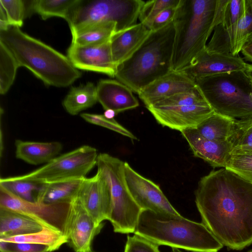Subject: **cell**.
I'll return each instance as SVG.
<instances>
[{"instance_id":"cell-1","label":"cell","mask_w":252,"mask_h":252,"mask_svg":"<svg viewBox=\"0 0 252 252\" xmlns=\"http://www.w3.org/2000/svg\"><path fill=\"white\" fill-rule=\"evenodd\" d=\"M195 198L202 223L223 245L252 244V184L221 168L201 178Z\"/></svg>"},{"instance_id":"cell-2","label":"cell","mask_w":252,"mask_h":252,"mask_svg":"<svg viewBox=\"0 0 252 252\" xmlns=\"http://www.w3.org/2000/svg\"><path fill=\"white\" fill-rule=\"evenodd\" d=\"M228 0H180L173 19L172 70H183L206 49L209 37L223 20Z\"/></svg>"},{"instance_id":"cell-3","label":"cell","mask_w":252,"mask_h":252,"mask_svg":"<svg viewBox=\"0 0 252 252\" xmlns=\"http://www.w3.org/2000/svg\"><path fill=\"white\" fill-rule=\"evenodd\" d=\"M0 43L19 67L28 68L47 85L67 87L81 76L67 57L24 33L18 27L9 26L0 30Z\"/></svg>"},{"instance_id":"cell-4","label":"cell","mask_w":252,"mask_h":252,"mask_svg":"<svg viewBox=\"0 0 252 252\" xmlns=\"http://www.w3.org/2000/svg\"><path fill=\"white\" fill-rule=\"evenodd\" d=\"M134 234L159 246L193 252H218L223 246L202 223L148 210L142 211Z\"/></svg>"},{"instance_id":"cell-5","label":"cell","mask_w":252,"mask_h":252,"mask_svg":"<svg viewBox=\"0 0 252 252\" xmlns=\"http://www.w3.org/2000/svg\"><path fill=\"white\" fill-rule=\"evenodd\" d=\"M175 37L173 21L152 31L138 49L117 67L115 77L138 94L172 70Z\"/></svg>"},{"instance_id":"cell-6","label":"cell","mask_w":252,"mask_h":252,"mask_svg":"<svg viewBox=\"0 0 252 252\" xmlns=\"http://www.w3.org/2000/svg\"><path fill=\"white\" fill-rule=\"evenodd\" d=\"M195 82L215 113L235 120L252 117V78L245 70L206 76Z\"/></svg>"},{"instance_id":"cell-7","label":"cell","mask_w":252,"mask_h":252,"mask_svg":"<svg viewBox=\"0 0 252 252\" xmlns=\"http://www.w3.org/2000/svg\"><path fill=\"white\" fill-rule=\"evenodd\" d=\"M125 162L106 153L98 155L97 171L108 180L110 187L112 208L109 221L114 231L134 233L142 210L132 197L126 183Z\"/></svg>"},{"instance_id":"cell-8","label":"cell","mask_w":252,"mask_h":252,"mask_svg":"<svg viewBox=\"0 0 252 252\" xmlns=\"http://www.w3.org/2000/svg\"><path fill=\"white\" fill-rule=\"evenodd\" d=\"M142 0H80L67 20L71 32L96 23L113 22L116 32L137 24Z\"/></svg>"},{"instance_id":"cell-9","label":"cell","mask_w":252,"mask_h":252,"mask_svg":"<svg viewBox=\"0 0 252 252\" xmlns=\"http://www.w3.org/2000/svg\"><path fill=\"white\" fill-rule=\"evenodd\" d=\"M157 122L182 131L195 128L214 112L197 87L176 94L147 108Z\"/></svg>"},{"instance_id":"cell-10","label":"cell","mask_w":252,"mask_h":252,"mask_svg":"<svg viewBox=\"0 0 252 252\" xmlns=\"http://www.w3.org/2000/svg\"><path fill=\"white\" fill-rule=\"evenodd\" d=\"M98 155L95 148L83 145L55 158L35 170L16 177L40 184L82 179L96 165Z\"/></svg>"},{"instance_id":"cell-11","label":"cell","mask_w":252,"mask_h":252,"mask_svg":"<svg viewBox=\"0 0 252 252\" xmlns=\"http://www.w3.org/2000/svg\"><path fill=\"white\" fill-rule=\"evenodd\" d=\"M70 203L46 204L22 199L0 188V207L30 216L48 228L63 233Z\"/></svg>"},{"instance_id":"cell-12","label":"cell","mask_w":252,"mask_h":252,"mask_svg":"<svg viewBox=\"0 0 252 252\" xmlns=\"http://www.w3.org/2000/svg\"><path fill=\"white\" fill-rule=\"evenodd\" d=\"M103 223L97 224L85 209L77 195L70 202L63 233L75 252H90L94 238Z\"/></svg>"},{"instance_id":"cell-13","label":"cell","mask_w":252,"mask_h":252,"mask_svg":"<svg viewBox=\"0 0 252 252\" xmlns=\"http://www.w3.org/2000/svg\"><path fill=\"white\" fill-rule=\"evenodd\" d=\"M124 176L128 189L142 210L180 216L165 196L159 187L135 171L125 162Z\"/></svg>"},{"instance_id":"cell-14","label":"cell","mask_w":252,"mask_h":252,"mask_svg":"<svg viewBox=\"0 0 252 252\" xmlns=\"http://www.w3.org/2000/svg\"><path fill=\"white\" fill-rule=\"evenodd\" d=\"M77 197L97 224L109 220L112 199L109 183L100 172L83 179Z\"/></svg>"},{"instance_id":"cell-15","label":"cell","mask_w":252,"mask_h":252,"mask_svg":"<svg viewBox=\"0 0 252 252\" xmlns=\"http://www.w3.org/2000/svg\"><path fill=\"white\" fill-rule=\"evenodd\" d=\"M67 54L71 63L78 69L102 73L115 77L117 66L113 60L110 41L88 46L71 43Z\"/></svg>"},{"instance_id":"cell-16","label":"cell","mask_w":252,"mask_h":252,"mask_svg":"<svg viewBox=\"0 0 252 252\" xmlns=\"http://www.w3.org/2000/svg\"><path fill=\"white\" fill-rule=\"evenodd\" d=\"M247 64L238 55L211 53L205 49L190 65L182 71L195 81L200 78L221 73L245 71Z\"/></svg>"},{"instance_id":"cell-17","label":"cell","mask_w":252,"mask_h":252,"mask_svg":"<svg viewBox=\"0 0 252 252\" xmlns=\"http://www.w3.org/2000/svg\"><path fill=\"white\" fill-rule=\"evenodd\" d=\"M196 87L195 81L182 71L171 70L149 84L137 94L147 108L164 98L190 91Z\"/></svg>"},{"instance_id":"cell-18","label":"cell","mask_w":252,"mask_h":252,"mask_svg":"<svg viewBox=\"0 0 252 252\" xmlns=\"http://www.w3.org/2000/svg\"><path fill=\"white\" fill-rule=\"evenodd\" d=\"M251 41H252V0H245L244 13L236 28L225 35H212L206 50L211 53L238 55L242 47Z\"/></svg>"},{"instance_id":"cell-19","label":"cell","mask_w":252,"mask_h":252,"mask_svg":"<svg viewBox=\"0 0 252 252\" xmlns=\"http://www.w3.org/2000/svg\"><path fill=\"white\" fill-rule=\"evenodd\" d=\"M181 132L194 156L214 167H225L232 152L231 145L227 140L219 142L208 139L199 134L195 128L186 129Z\"/></svg>"},{"instance_id":"cell-20","label":"cell","mask_w":252,"mask_h":252,"mask_svg":"<svg viewBox=\"0 0 252 252\" xmlns=\"http://www.w3.org/2000/svg\"><path fill=\"white\" fill-rule=\"evenodd\" d=\"M96 88L98 101L105 110H112L117 114L139 106L133 92L118 80H100Z\"/></svg>"},{"instance_id":"cell-21","label":"cell","mask_w":252,"mask_h":252,"mask_svg":"<svg viewBox=\"0 0 252 252\" xmlns=\"http://www.w3.org/2000/svg\"><path fill=\"white\" fill-rule=\"evenodd\" d=\"M151 32L139 23L113 35L110 43L113 60L117 67L138 49Z\"/></svg>"},{"instance_id":"cell-22","label":"cell","mask_w":252,"mask_h":252,"mask_svg":"<svg viewBox=\"0 0 252 252\" xmlns=\"http://www.w3.org/2000/svg\"><path fill=\"white\" fill-rule=\"evenodd\" d=\"M45 228L30 216L0 207V239L37 232Z\"/></svg>"},{"instance_id":"cell-23","label":"cell","mask_w":252,"mask_h":252,"mask_svg":"<svg viewBox=\"0 0 252 252\" xmlns=\"http://www.w3.org/2000/svg\"><path fill=\"white\" fill-rule=\"evenodd\" d=\"M15 145L16 158L32 165L49 162L57 157L63 149V145L58 141L40 142L17 139Z\"/></svg>"},{"instance_id":"cell-24","label":"cell","mask_w":252,"mask_h":252,"mask_svg":"<svg viewBox=\"0 0 252 252\" xmlns=\"http://www.w3.org/2000/svg\"><path fill=\"white\" fill-rule=\"evenodd\" d=\"M82 179L42 184L36 201L46 204L69 203L77 195Z\"/></svg>"},{"instance_id":"cell-25","label":"cell","mask_w":252,"mask_h":252,"mask_svg":"<svg viewBox=\"0 0 252 252\" xmlns=\"http://www.w3.org/2000/svg\"><path fill=\"white\" fill-rule=\"evenodd\" d=\"M97 101L96 86L92 82H88L71 87L62 104L68 114L75 116L92 107Z\"/></svg>"},{"instance_id":"cell-26","label":"cell","mask_w":252,"mask_h":252,"mask_svg":"<svg viewBox=\"0 0 252 252\" xmlns=\"http://www.w3.org/2000/svg\"><path fill=\"white\" fill-rule=\"evenodd\" d=\"M116 32L113 22L96 23L72 32V44L79 46L102 44L110 40Z\"/></svg>"},{"instance_id":"cell-27","label":"cell","mask_w":252,"mask_h":252,"mask_svg":"<svg viewBox=\"0 0 252 252\" xmlns=\"http://www.w3.org/2000/svg\"><path fill=\"white\" fill-rule=\"evenodd\" d=\"M235 119L214 112L196 127L203 137L210 140L223 142L227 141L232 130Z\"/></svg>"},{"instance_id":"cell-28","label":"cell","mask_w":252,"mask_h":252,"mask_svg":"<svg viewBox=\"0 0 252 252\" xmlns=\"http://www.w3.org/2000/svg\"><path fill=\"white\" fill-rule=\"evenodd\" d=\"M80 0H35L29 1L31 14L36 13L42 19L59 17L68 19Z\"/></svg>"},{"instance_id":"cell-29","label":"cell","mask_w":252,"mask_h":252,"mask_svg":"<svg viewBox=\"0 0 252 252\" xmlns=\"http://www.w3.org/2000/svg\"><path fill=\"white\" fill-rule=\"evenodd\" d=\"M0 240L10 242L44 245L49 246L52 252L58 250L63 245L68 243L67 239L63 232L47 228L37 232Z\"/></svg>"},{"instance_id":"cell-30","label":"cell","mask_w":252,"mask_h":252,"mask_svg":"<svg viewBox=\"0 0 252 252\" xmlns=\"http://www.w3.org/2000/svg\"><path fill=\"white\" fill-rule=\"evenodd\" d=\"M42 184L18 179L16 176L0 179V188L22 199L36 201V195Z\"/></svg>"},{"instance_id":"cell-31","label":"cell","mask_w":252,"mask_h":252,"mask_svg":"<svg viewBox=\"0 0 252 252\" xmlns=\"http://www.w3.org/2000/svg\"><path fill=\"white\" fill-rule=\"evenodd\" d=\"M227 141L232 152L252 150V117L235 120L232 130Z\"/></svg>"},{"instance_id":"cell-32","label":"cell","mask_w":252,"mask_h":252,"mask_svg":"<svg viewBox=\"0 0 252 252\" xmlns=\"http://www.w3.org/2000/svg\"><path fill=\"white\" fill-rule=\"evenodd\" d=\"M225 168L252 184V150L231 152Z\"/></svg>"},{"instance_id":"cell-33","label":"cell","mask_w":252,"mask_h":252,"mask_svg":"<svg viewBox=\"0 0 252 252\" xmlns=\"http://www.w3.org/2000/svg\"><path fill=\"white\" fill-rule=\"evenodd\" d=\"M19 67L16 61L0 43V94H4L12 86Z\"/></svg>"},{"instance_id":"cell-34","label":"cell","mask_w":252,"mask_h":252,"mask_svg":"<svg viewBox=\"0 0 252 252\" xmlns=\"http://www.w3.org/2000/svg\"><path fill=\"white\" fill-rule=\"evenodd\" d=\"M180 0H153L144 1L139 15L140 23L151 29L156 17L164 9L177 7Z\"/></svg>"},{"instance_id":"cell-35","label":"cell","mask_w":252,"mask_h":252,"mask_svg":"<svg viewBox=\"0 0 252 252\" xmlns=\"http://www.w3.org/2000/svg\"><path fill=\"white\" fill-rule=\"evenodd\" d=\"M26 1L22 0H0L10 26L21 27L27 17Z\"/></svg>"},{"instance_id":"cell-36","label":"cell","mask_w":252,"mask_h":252,"mask_svg":"<svg viewBox=\"0 0 252 252\" xmlns=\"http://www.w3.org/2000/svg\"><path fill=\"white\" fill-rule=\"evenodd\" d=\"M80 116L86 122L92 124L101 126L117 132L132 140H137V137L130 131L118 123L114 118L108 119L103 114H96L83 113Z\"/></svg>"},{"instance_id":"cell-37","label":"cell","mask_w":252,"mask_h":252,"mask_svg":"<svg viewBox=\"0 0 252 252\" xmlns=\"http://www.w3.org/2000/svg\"><path fill=\"white\" fill-rule=\"evenodd\" d=\"M159 245L141 236H128L124 252H160Z\"/></svg>"},{"instance_id":"cell-38","label":"cell","mask_w":252,"mask_h":252,"mask_svg":"<svg viewBox=\"0 0 252 252\" xmlns=\"http://www.w3.org/2000/svg\"><path fill=\"white\" fill-rule=\"evenodd\" d=\"M0 252H52L48 246L25 243H14L0 240Z\"/></svg>"},{"instance_id":"cell-39","label":"cell","mask_w":252,"mask_h":252,"mask_svg":"<svg viewBox=\"0 0 252 252\" xmlns=\"http://www.w3.org/2000/svg\"><path fill=\"white\" fill-rule=\"evenodd\" d=\"M177 7H169L160 12L156 17L152 23L150 29L151 31L159 30L172 22Z\"/></svg>"},{"instance_id":"cell-40","label":"cell","mask_w":252,"mask_h":252,"mask_svg":"<svg viewBox=\"0 0 252 252\" xmlns=\"http://www.w3.org/2000/svg\"><path fill=\"white\" fill-rule=\"evenodd\" d=\"M241 52L246 61L252 62V41L247 42L242 47Z\"/></svg>"},{"instance_id":"cell-41","label":"cell","mask_w":252,"mask_h":252,"mask_svg":"<svg viewBox=\"0 0 252 252\" xmlns=\"http://www.w3.org/2000/svg\"><path fill=\"white\" fill-rule=\"evenodd\" d=\"M115 115H116V113L114 111L110 109L105 110L103 114V115L108 119H113Z\"/></svg>"},{"instance_id":"cell-42","label":"cell","mask_w":252,"mask_h":252,"mask_svg":"<svg viewBox=\"0 0 252 252\" xmlns=\"http://www.w3.org/2000/svg\"><path fill=\"white\" fill-rule=\"evenodd\" d=\"M245 71L252 78V64L247 63Z\"/></svg>"},{"instance_id":"cell-43","label":"cell","mask_w":252,"mask_h":252,"mask_svg":"<svg viewBox=\"0 0 252 252\" xmlns=\"http://www.w3.org/2000/svg\"><path fill=\"white\" fill-rule=\"evenodd\" d=\"M171 252H182L179 249L172 248Z\"/></svg>"},{"instance_id":"cell-44","label":"cell","mask_w":252,"mask_h":252,"mask_svg":"<svg viewBox=\"0 0 252 252\" xmlns=\"http://www.w3.org/2000/svg\"><path fill=\"white\" fill-rule=\"evenodd\" d=\"M252 252V250H250V251H248V252Z\"/></svg>"},{"instance_id":"cell-45","label":"cell","mask_w":252,"mask_h":252,"mask_svg":"<svg viewBox=\"0 0 252 252\" xmlns=\"http://www.w3.org/2000/svg\"><path fill=\"white\" fill-rule=\"evenodd\" d=\"M251 98L252 99V93L251 94Z\"/></svg>"},{"instance_id":"cell-46","label":"cell","mask_w":252,"mask_h":252,"mask_svg":"<svg viewBox=\"0 0 252 252\" xmlns=\"http://www.w3.org/2000/svg\"><path fill=\"white\" fill-rule=\"evenodd\" d=\"M93 252V251H91V252Z\"/></svg>"}]
</instances>
